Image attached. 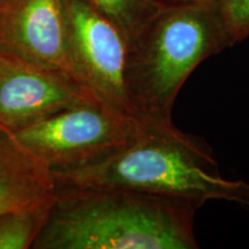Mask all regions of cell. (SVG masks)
<instances>
[{"mask_svg":"<svg viewBox=\"0 0 249 249\" xmlns=\"http://www.w3.org/2000/svg\"><path fill=\"white\" fill-rule=\"evenodd\" d=\"M197 202L116 187L55 188L35 249H197Z\"/></svg>","mask_w":249,"mask_h":249,"instance_id":"obj_1","label":"cell"},{"mask_svg":"<svg viewBox=\"0 0 249 249\" xmlns=\"http://www.w3.org/2000/svg\"><path fill=\"white\" fill-rule=\"evenodd\" d=\"M155 126L160 124L142 123L91 98L11 134L24 150L52 172L104 157Z\"/></svg>","mask_w":249,"mask_h":249,"instance_id":"obj_4","label":"cell"},{"mask_svg":"<svg viewBox=\"0 0 249 249\" xmlns=\"http://www.w3.org/2000/svg\"><path fill=\"white\" fill-rule=\"evenodd\" d=\"M54 197L51 171L0 128V216L49 203Z\"/></svg>","mask_w":249,"mask_h":249,"instance_id":"obj_8","label":"cell"},{"mask_svg":"<svg viewBox=\"0 0 249 249\" xmlns=\"http://www.w3.org/2000/svg\"><path fill=\"white\" fill-rule=\"evenodd\" d=\"M107 18L124 36L129 45L140 36L164 5L156 0H83Z\"/></svg>","mask_w":249,"mask_h":249,"instance_id":"obj_9","label":"cell"},{"mask_svg":"<svg viewBox=\"0 0 249 249\" xmlns=\"http://www.w3.org/2000/svg\"><path fill=\"white\" fill-rule=\"evenodd\" d=\"M0 51L80 82L71 52L66 0H5L0 4Z\"/></svg>","mask_w":249,"mask_h":249,"instance_id":"obj_7","label":"cell"},{"mask_svg":"<svg viewBox=\"0 0 249 249\" xmlns=\"http://www.w3.org/2000/svg\"><path fill=\"white\" fill-rule=\"evenodd\" d=\"M160 4L164 6L170 5H182V4H194V2H203V1H211V0H156Z\"/></svg>","mask_w":249,"mask_h":249,"instance_id":"obj_12","label":"cell"},{"mask_svg":"<svg viewBox=\"0 0 249 249\" xmlns=\"http://www.w3.org/2000/svg\"><path fill=\"white\" fill-rule=\"evenodd\" d=\"M231 46L213 0L164 6L128 48L126 82L138 117L173 124L183 83L205 59Z\"/></svg>","mask_w":249,"mask_h":249,"instance_id":"obj_3","label":"cell"},{"mask_svg":"<svg viewBox=\"0 0 249 249\" xmlns=\"http://www.w3.org/2000/svg\"><path fill=\"white\" fill-rule=\"evenodd\" d=\"M53 202L2 213L0 216V249L33 248Z\"/></svg>","mask_w":249,"mask_h":249,"instance_id":"obj_10","label":"cell"},{"mask_svg":"<svg viewBox=\"0 0 249 249\" xmlns=\"http://www.w3.org/2000/svg\"><path fill=\"white\" fill-rule=\"evenodd\" d=\"M66 5L71 58L80 82L99 101L142 121L127 89L124 36L83 0H66Z\"/></svg>","mask_w":249,"mask_h":249,"instance_id":"obj_5","label":"cell"},{"mask_svg":"<svg viewBox=\"0 0 249 249\" xmlns=\"http://www.w3.org/2000/svg\"><path fill=\"white\" fill-rule=\"evenodd\" d=\"M4 1H5V0H0V4H2Z\"/></svg>","mask_w":249,"mask_h":249,"instance_id":"obj_13","label":"cell"},{"mask_svg":"<svg viewBox=\"0 0 249 249\" xmlns=\"http://www.w3.org/2000/svg\"><path fill=\"white\" fill-rule=\"evenodd\" d=\"M91 98L96 97L67 74L0 51V128L6 132Z\"/></svg>","mask_w":249,"mask_h":249,"instance_id":"obj_6","label":"cell"},{"mask_svg":"<svg viewBox=\"0 0 249 249\" xmlns=\"http://www.w3.org/2000/svg\"><path fill=\"white\" fill-rule=\"evenodd\" d=\"M51 176L57 189L116 187L202 205L226 201L249 209V182L220 176L208 143L173 124L152 127L104 157Z\"/></svg>","mask_w":249,"mask_h":249,"instance_id":"obj_2","label":"cell"},{"mask_svg":"<svg viewBox=\"0 0 249 249\" xmlns=\"http://www.w3.org/2000/svg\"><path fill=\"white\" fill-rule=\"evenodd\" d=\"M232 45L249 37V0H213Z\"/></svg>","mask_w":249,"mask_h":249,"instance_id":"obj_11","label":"cell"}]
</instances>
